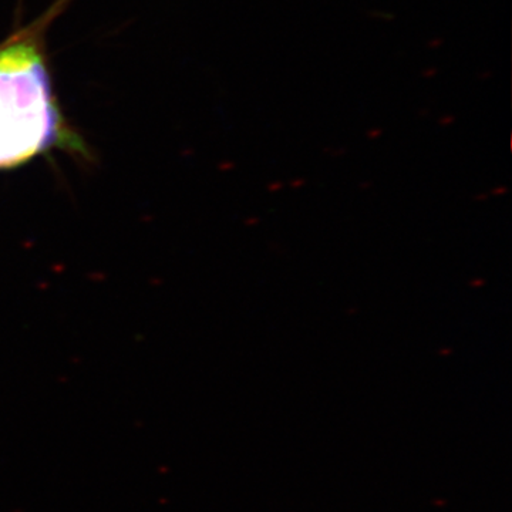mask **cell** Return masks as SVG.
I'll return each instance as SVG.
<instances>
[{
	"label": "cell",
	"mask_w": 512,
	"mask_h": 512,
	"mask_svg": "<svg viewBox=\"0 0 512 512\" xmlns=\"http://www.w3.org/2000/svg\"><path fill=\"white\" fill-rule=\"evenodd\" d=\"M45 57L35 37L0 47V170L28 163L59 137Z\"/></svg>",
	"instance_id": "cell-1"
},
{
	"label": "cell",
	"mask_w": 512,
	"mask_h": 512,
	"mask_svg": "<svg viewBox=\"0 0 512 512\" xmlns=\"http://www.w3.org/2000/svg\"><path fill=\"white\" fill-rule=\"evenodd\" d=\"M485 281L484 279H474V281H471V288H481V286H484Z\"/></svg>",
	"instance_id": "cell-2"
},
{
	"label": "cell",
	"mask_w": 512,
	"mask_h": 512,
	"mask_svg": "<svg viewBox=\"0 0 512 512\" xmlns=\"http://www.w3.org/2000/svg\"><path fill=\"white\" fill-rule=\"evenodd\" d=\"M505 191H507V188H504V187L503 188H497V190L493 191V194L494 195H503Z\"/></svg>",
	"instance_id": "cell-3"
},
{
	"label": "cell",
	"mask_w": 512,
	"mask_h": 512,
	"mask_svg": "<svg viewBox=\"0 0 512 512\" xmlns=\"http://www.w3.org/2000/svg\"><path fill=\"white\" fill-rule=\"evenodd\" d=\"M282 187V184H271L269 185V190L271 191H276V190H279V188Z\"/></svg>",
	"instance_id": "cell-4"
},
{
	"label": "cell",
	"mask_w": 512,
	"mask_h": 512,
	"mask_svg": "<svg viewBox=\"0 0 512 512\" xmlns=\"http://www.w3.org/2000/svg\"><path fill=\"white\" fill-rule=\"evenodd\" d=\"M451 352H453V350H451V349H443V350H440V355L441 356H448V355H451Z\"/></svg>",
	"instance_id": "cell-5"
},
{
	"label": "cell",
	"mask_w": 512,
	"mask_h": 512,
	"mask_svg": "<svg viewBox=\"0 0 512 512\" xmlns=\"http://www.w3.org/2000/svg\"><path fill=\"white\" fill-rule=\"evenodd\" d=\"M303 185V181H293L292 187H301Z\"/></svg>",
	"instance_id": "cell-6"
}]
</instances>
